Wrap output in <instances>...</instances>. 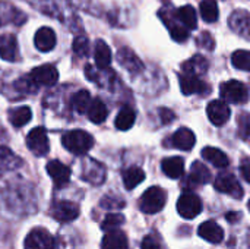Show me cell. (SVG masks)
I'll list each match as a JSON object with an SVG mask.
<instances>
[{"mask_svg": "<svg viewBox=\"0 0 250 249\" xmlns=\"http://www.w3.org/2000/svg\"><path fill=\"white\" fill-rule=\"evenodd\" d=\"M199 10H201L202 19L207 22H215L220 16V9H218L217 0H202Z\"/></svg>", "mask_w": 250, "mask_h": 249, "instance_id": "d6a6232c", "label": "cell"}, {"mask_svg": "<svg viewBox=\"0 0 250 249\" xmlns=\"http://www.w3.org/2000/svg\"><path fill=\"white\" fill-rule=\"evenodd\" d=\"M145 179V172L141 167H129L123 172V183L126 189H135L139 183H142Z\"/></svg>", "mask_w": 250, "mask_h": 249, "instance_id": "4316f807", "label": "cell"}, {"mask_svg": "<svg viewBox=\"0 0 250 249\" xmlns=\"http://www.w3.org/2000/svg\"><path fill=\"white\" fill-rule=\"evenodd\" d=\"M177 211L179 214L186 219V220H192L195 217H198L202 211V201L201 198L193 194V192H185L179 201H177Z\"/></svg>", "mask_w": 250, "mask_h": 249, "instance_id": "5b68a950", "label": "cell"}, {"mask_svg": "<svg viewBox=\"0 0 250 249\" xmlns=\"http://www.w3.org/2000/svg\"><path fill=\"white\" fill-rule=\"evenodd\" d=\"M231 63L234 68L240 70L250 72V51L248 50H237L231 56Z\"/></svg>", "mask_w": 250, "mask_h": 249, "instance_id": "e575fe53", "label": "cell"}, {"mask_svg": "<svg viewBox=\"0 0 250 249\" xmlns=\"http://www.w3.org/2000/svg\"><path fill=\"white\" fill-rule=\"evenodd\" d=\"M34 44L35 47L42 51V53H47V51H51L56 45V34L51 28L48 26H42L40 28L37 32H35V37H34Z\"/></svg>", "mask_w": 250, "mask_h": 249, "instance_id": "9a60e30c", "label": "cell"}, {"mask_svg": "<svg viewBox=\"0 0 250 249\" xmlns=\"http://www.w3.org/2000/svg\"><path fill=\"white\" fill-rule=\"evenodd\" d=\"M117 62L122 68L132 73H139L144 70V63L141 62V59L127 47H123L117 51Z\"/></svg>", "mask_w": 250, "mask_h": 249, "instance_id": "5bb4252c", "label": "cell"}, {"mask_svg": "<svg viewBox=\"0 0 250 249\" xmlns=\"http://www.w3.org/2000/svg\"><path fill=\"white\" fill-rule=\"evenodd\" d=\"M91 95H89V91L86 90H81L78 91L73 98H72V106L73 109L78 112V113H86L89 106H91Z\"/></svg>", "mask_w": 250, "mask_h": 249, "instance_id": "836d02e7", "label": "cell"}, {"mask_svg": "<svg viewBox=\"0 0 250 249\" xmlns=\"http://www.w3.org/2000/svg\"><path fill=\"white\" fill-rule=\"evenodd\" d=\"M32 119V112L28 106H21L9 113V122L15 128H22L25 126L29 120Z\"/></svg>", "mask_w": 250, "mask_h": 249, "instance_id": "f1b7e54d", "label": "cell"}, {"mask_svg": "<svg viewBox=\"0 0 250 249\" xmlns=\"http://www.w3.org/2000/svg\"><path fill=\"white\" fill-rule=\"evenodd\" d=\"M22 164V160L9 148L0 147V170L1 172H9L15 170Z\"/></svg>", "mask_w": 250, "mask_h": 249, "instance_id": "484cf974", "label": "cell"}, {"mask_svg": "<svg viewBox=\"0 0 250 249\" xmlns=\"http://www.w3.org/2000/svg\"><path fill=\"white\" fill-rule=\"evenodd\" d=\"M239 214H234V213H230V214H227L226 217H227V220H230V222H236V219L234 217H237Z\"/></svg>", "mask_w": 250, "mask_h": 249, "instance_id": "ee69618b", "label": "cell"}, {"mask_svg": "<svg viewBox=\"0 0 250 249\" xmlns=\"http://www.w3.org/2000/svg\"><path fill=\"white\" fill-rule=\"evenodd\" d=\"M0 57L6 62H15L18 57V40L13 34L0 35Z\"/></svg>", "mask_w": 250, "mask_h": 249, "instance_id": "e0dca14e", "label": "cell"}, {"mask_svg": "<svg viewBox=\"0 0 250 249\" xmlns=\"http://www.w3.org/2000/svg\"><path fill=\"white\" fill-rule=\"evenodd\" d=\"M209 65L208 60L202 56V54H195L193 57H190L188 62H185L182 65V69L185 73L188 75H195V76H201L208 70Z\"/></svg>", "mask_w": 250, "mask_h": 249, "instance_id": "44dd1931", "label": "cell"}, {"mask_svg": "<svg viewBox=\"0 0 250 249\" xmlns=\"http://www.w3.org/2000/svg\"><path fill=\"white\" fill-rule=\"evenodd\" d=\"M25 249H57V244L51 233L44 229H34L28 233L23 242Z\"/></svg>", "mask_w": 250, "mask_h": 249, "instance_id": "52a82bcc", "label": "cell"}, {"mask_svg": "<svg viewBox=\"0 0 250 249\" xmlns=\"http://www.w3.org/2000/svg\"><path fill=\"white\" fill-rule=\"evenodd\" d=\"M180 81V90L185 95H192V94H204L208 92L209 88L207 87V84L195 75H188L183 73L179 76Z\"/></svg>", "mask_w": 250, "mask_h": 249, "instance_id": "4fadbf2b", "label": "cell"}, {"mask_svg": "<svg viewBox=\"0 0 250 249\" xmlns=\"http://www.w3.org/2000/svg\"><path fill=\"white\" fill-rule=\"evenodd\" d=\"M62 144L67 151L76 156H82V154H86L94 147V138L82 129H75L63 135Z\"/></svg>", "mask_w": 250, "mask_h": 249, "instance_id": "6da1fadb", "label": "cell"}, {"mask_svg": "<svg viewBox=\"0 0 250 249\" xmlns=\"http://www.w3.org/2000/svg\"><path fill=\"white\" fill-rule=\"evenodd\" d=\"M141 249H161V247H160V242L152 235H149L144 238L141 244Z\"/></svg>", "mask_w": 250, "mask_h": 249, "instance_id": "60d3db41", "label": "cell"}, {"mask_svg": "<svg viewBox=\"0 0 250 249\" xmlns=\"http://www.w3.org/2000/svg\"><path fill=\"white\" fill-rule=\"evenodd\" d=\"M73 51L78 54V56H86L88 51H89V41L86 37L83 35H79L73 40Z\"/></svg>", "mask_w": 250, "mask_h": 249, "instance_id": "8d00e7d4", "label": "cell"}, {"mask_svg": "<svg viewBox=\"0 0 250 249\" xmlns=\"http://www.w3.org/2000/svg\"><path fill=\"white\" fill-rule=\"evenodd\" d=\"M101 207L103 208H123L125 207V201L113 198V197H105L101 200Z\"/></svg>", "mask_w": 250, "mask_h": 249, "instance_id": "ab89813d", "label": "cell"}, {"mask_svg": "<svg viewBox=\"0 0 250 249\" xmlns=\"http://www.w3.org/2000/svg\"><path fill=\"white\" fill-rule=\"evenodd\" d=\"M202 157H204L207 161H209L212 166L218 167V169H224V167H227L229 163H230V160H229V157L224 154V151H221V150H218V148H214V147H207V148H204V150H202Z\"/></svg>", "mask_w": 250, "mask_h": 249, "instance_id": "cb8c5ba5", "label": "cell"}, {"mask_svg": "<svg viewBox=\"0 0 250 249\" xmlns=\"http://www.w3.org/2000/svg\"><path fill=\"white\" fill-rule=\"evenodd\" d=\"M160 18L163 19V22L166 23V26L168 28L171 38L177 43H183L189 38V29L179 21L177 13H174L173 10H167L163 9L160 10Z\"/></svg>", "mask_w": 250, "mask_h": 249, "instance_id": "277c9868", "label": "cell"}, {"mask_svg": "<svg viewBox=\"0 0 250 249\" xmlns=\"http://www.w3.org/2000/svg\"><path fill=\"white\" fill-rule=\"evenodd\" d=\"M214 186H215V189L218 192L231 195L236 200L243 197V188L239 183L237 178L234 175H231V173H221V175H218L217 179H215Z\"/></svg>", "mask_w": 250, "mask_h": 249, "instance_id": "ba28073f", "label": "cell"}, {"mask_svg": "<svg viewBox=\"0 0 250 249\" xmlns=\"http://www.w3.org/2000/svg\"><path fill=\"white\" fill-rule=\"evenodd\" d=\"M135 119H136L135 112L130 107H123L119 112V114L114 120V125L119 131H129L135 125Z\"/></svg>", "mask_w": 250, "mask_h": 249, "instance_id": "f546056e", "label": "cell"}, {"mask_svg": "<svg viewBox=\"0 0 250 249\" xmlns=\"http://www.w3.org/2000/svg\"><path fill=\"white\" fill-rule=\"evenodd\" d=\"M167 203V194L160 186H152L144 192L139 201L141 211L145 214H157L164 208Z\"/></svg>", "mask_w": 250, "mask_h": 249, "instance_id": "7a4b0ae2", "label": "cell"}, {"mask_svg": "<svg viewBox=\"0 0 250 249\" xmlns=\"http://www.w3.org/2000/svg\"><path fill=\"white\" fill-rule=\"evenodd\" d=\"M89 163H91V166L83 173V179L88 181L92 185L103 183V181L105 179V169H104V166L97 163V161H89Z\"/></svg>", "mask_w": 250, "mask_h": 249, "instance_id": "1f68e13d", "label": "cell"}, {"mask_svg": "<svg viewBox=\"0 0 250 249\" xmlns=\"http://www.w3.org/2000/svg\"><path fill=\"white\" fill-rule=\"evenodd\" d=\"M94 59H95V65L98 69H105L110 66L111 63V50L108 47V44L103 40H98L95 43L94 47Z\"/></svg>", "mask_w": 250, "mask_h": 249, "instance_id": "7402d4cb", "label": "cell"}, {"mask_svg": "<svg viewBox=\"0 0 250 249\" xmlns=\"http://www.w3.org/2000/svg\"><path fill=\"white\" fill-rule=\"evenodd\" d=\"M47 173L57 188H63L70 181V169L59 160H51L47 163Z\"/></svg>", "mask_w": 250, "mask_h": 249, "instance_id": "7c38bea8", "label": "cell"}, {"mask_svg": "<svg viewBox=\"0 0 250 249\" xmlns=\"http://www.w3.org/2000/svg\"><path fill=\"white\" fill-rule=\"evenodd\" d=\"M171 142H173V147L177 148V150L190 151L195 147L196 136H195V134L189 128H180L171 136Z\"/></svg>", "mask_w": 250, "mask_h": 249, "instance_id": "2e32d148", "label": "cell"}, {"mask_svg": "<svg viewBox=\"0 0 250 249\" xmlns=\"http://www.w3.org/2000/svg\"><path fill=\"white\" fill-rule=\"evenodd\" d=\"M211 181V172L209 169L202 164L201 161H195L190 167V175H189V182L199 186V185H205Z\"/></svg>", "mask_w": 250, "mask_h": 249, "instance_id": "603a6c76", "label": "cell"}, {"mask_svg": "<svg viewBox=\"0 0 250 249\" xmlns=\"http://www.w3.org/2000/svg\"><path fill=\"white\" fill-rule=\"evenodd\" d=\"M207 113L208 117L211 120L212 125L215 126H223L229 122L230 116H231V110L229 107V104L224 100H214L208 104L207 107Z\"/></svg>", "mask_w": 250, "mask_h": 249, "instance_id": "8fae6325", "label": "cell"}, {"mask_svg": "<svg viewBox=\"0 0 250 249\" xmlns=\"http://www.w3.org/2000/svg\"><path fill=\"white\" fill-rule=\"evenodd\" d=\"M29 78L34 81L35 85L51 87L59 81V72L53 65H41L31 70Z\"/></svg>", "mask_w": 250, "mask_h": 249, "instance_id": "9c48e42d", "label": "cell"}, {"mask_svg": "<svg viewBox=\"0 0 250 249\" xmlns=\"http://www.w3.org/2000/svg\"><path fill=\"white\" fill-rule=\"evenodd\" d=\"M160 117H161L163 123L167 125V123H171L174 120V113L171 110H168V109H161L160 110Z\"/></svg>", "mask_w": 250, "mask_h": 249, "instance_id": "b9f144b4", "label": "cell"}, {"mask_svg": "<svg viewBox=\"0 0 250 249\" xmlns=\"http://www.w3.org/2000/svg\"><path fill=\"white\" fill-rule=\"evenodd\" d=\"M86 113H88V119H89L92 123H97V125L103 123V122L107 119V116H108L107 106H105L104 101L100 100V98H95V100L91 101V106H89V109H88Z\"/></svg>", "mask_w": 250, "mask_h": 249, "instance_id": "d4e9b609", "label": "cell"}, {"mask_svg": "<svg viewBox=\"0 0 250 249\" xmlns=\"http://www.w3.org/2000/svg\"><path fill=\"white\" fill-rule=\"evenodd\" d=\"M230 26L234 32L245 35L250 28L249 15L243 10H236L230 18Z\"/></svg>", "mask_w": 250, "mask_h": 249, "instance_id": "83f0119b", "label": "cell"}, {"mask_svg": "<svg viewBox=\"0 0 250 249\" xmlns=\"http://www.w3.org/2000/svg\"><path fill=\"white\" fill-rule=\"evenodd\" d=\"M161 169L170 179H179L185 173V160L182 157H168L161 163Z\"/></svg>", "mask_w": 250, "mask_h": 249, "instance_id": "ffe728a7", "label": "cell"}, {"mask_svg": "<svg viewBox=\"0 0 250 249\" xmlns=\"http://www.w3.org/2000/svg\"><path fill=\"white\" fill-rule=\"evenodd\" d=\"M237 125H239V132L242 135V138H249L250 136V114L249 113H242L239 114L237 119Z\"/></svg>", "mask_w": 250, "mask_h": 249, "instance_id": "74e56055", "label": "cell"}, {"mask_svg": "<svg viewBox=\"0 0 250 249\" xmlns=\"http://www.w3.org/2000/svg\"><path fill=\"white\" fill-rule=\"evenodd\" d=\"M240 172H242V175H243L245 181H246V182H249V183H250V160H249V158H245V160L242 161V166H240Z\"/></svg>", "mask_w": 250, "mask_h": 249, "instance_id": "7bdbcfd3", "label": "cell"}, {"mask_svg": "<svg viewBox=\"0 0 250 249\" xmlns=\"http://www.w3.org/2000/svg\"><path fill=\"white\" fill-rule=\"evenodd\" d=\"M26 147L37 157H44L48 153L50 142H48V136H47V132L44 131V128H34L28 134Z\"/></svg>", "mask_w": 250, "mask_h": 249, "instance_id": "8992f818", "label": "cell"}, {"mask_svg": "<svg viewBox=\"0 0 250 249\" xmlns=\"http://www.w3.org/2000/svg\"><path fill=\"white\" fill-rule=\"evenodd\" d=\"M50 214L54 220L60 223H67V222L75 220L79 216V207L70 201H59L53 204Z\"/></svg>", "mask_w": 250, "mask_h": 249, "instance_id": "30bf717a", "label": "cell"}, {"mask_svg": "<svg viewBox=\"0 0 250 249\" xmlns=\"http://www.w3.org/2000/svg\"><path fill=\"white\" fill-rule=\"evenodd\" d=\"M196 43H198L199 47L207 48V50H214V47H215V41H214V38H212V35L209 32H202L198 37Z\"/></svg>", "mask_w": 250, "mask_h": 249, "instance_id": "f35d334b", "label": "cell"}, {"mask_svg": "<svg viewBox=\"0 0 250 249\" xmlns=\"http://www.w3.org/2000/svg\"><path fill=\"white\" fill-rule=\"evenodd\" d=\"M220 94L224 101L234 103V104H243L249 100V91L246 85L236 79L223 82L220 87Z\"/></svg>", "mask_w": 250, "mask_h": 249, "instance_id": "3957f363", "label": "cell"}, {"mask_svg": "<svg viewBox=\"0 0 250 249\" xmlns=\"http://www.w3.org/2000/svg\"><path fill=\"white\" fill-rule=\"evenodd\" d=\"M177 18L179 21L188 28V29H195L198 26V16H196V12L192 6L186 4V6H182L180 9H177Z\"/></svg>", "mask_w": 250, "mask_h": 249, "instance_id": "4dcf8cb0", "label": "cell"}, {"mask_svg": "<svg viewBox=\"0 0 250 249\" xmlns=\"http://www.w3.org/2000/svg\"><path fill=\"white\" fill-rule=\"evenodd\" d=\"M248 205H249V211H250V201H249V204H248Z\"/></svg>", "mask_w": 250, "mask_h": 249, "instance_id": "f6af8a7d", "label": "cell"}, {"mask_svg": "<svg viewBox=\"0 0 250 249\" xmlns=\"http://www.w3.org/2000/svg\"><path fill=\"white\" fill-rule=\"evenodd\" d=\"M198 233L202 239L208 241L209 244H220L224 239V230L215 222H205L199 226Z\"/></svg>", "mask_w": 250, "mask_h": 249, "instance_id": "ac0fdd59", "label": "cell"}, {"mask_svg": "<svg viewBox=\"0 0 250 249\" xmlns=\"http://www.w3.org/2000/svg\"><path fill=\"white\" fill-rule=\"evenodd\" d=\"M101 249H129L127 236L119 229L110 230L103 238Z\"/></svg>", "mask_w": 250, "mask_h": 249, "instance_id": "d6986e66", "label": "cell"}, {"mask_svg": "<svg viewBox=\"0 0 250 249\" xmlns=\"http://www.w3.org/2000/svg\"><path fill=\"white\" fill-rule=\"evenodd\" d=\"M123 223H125V216H123V214L111 213V214L105 216V219L103 220V223H101V229H103V230H105V232L116 230V229H119Z\"/></svg>", "mask_w": 250, "mask_h": 249, "instance_id": "d590c367", "label": "cell"}]
</instances>
